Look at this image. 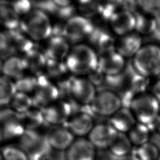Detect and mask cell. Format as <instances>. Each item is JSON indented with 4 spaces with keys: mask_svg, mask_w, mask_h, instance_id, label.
<instances>
[{
    "mask_svg": "<svg viewBox=\"0 0 160 160\" xmlns=\"http://www.w3.org/2000/svg\"><path fill=\"white\" fill-rule=\"evenodd\" d=\"M98 53L89 45L79 43L71 48L64 62L70 73L81 76L98 68Z\"/></svg>",
    "mask_w": 160,
    "mask_h": 160,
    "instance_id": "obj_1",
    "label": "cell"
},
{
    "mask_svg": "<svg viewBox=\"0 0 160 160\" xmlns=\"http://www.w3.org/2000/svg\"><path fill=\"white\" fill-rule=\"evenodd\" d=\"M20 29L31 40L39 41L51 37L52 24L48 14L33 8L21 18Z\"/></svg>",
    "mask_w": 160,
    "mask_h": 160,
    "instance_id": "obj_2",
    "label": "cell"
},
{
    "mask_svg": "<svg viewBox=\"0 0 160 160\" xmlns=\"http://www.w3.org/2000/svg\"><path fill=\"white\" fill-rule=\"evenodd\" d=\"M132 66L135 72L148 78L160 75V46L154 44L142 46L132 58Z\"/></svg>",
    "mask_w": 160,
    "mask_h": 160,
    "instance_id": "obj_3",
    "label": "cell"
},
{
    "mask_svg": "<svg viewBox=\"0 0 160 160\" xmlns=\"http://www.w3.org/2000/svg\"><path fill=\"white\" fill-rule=\"evenodd\" d=\"M18 140V146L24 151L29 160L48 159L51 149L46 134L38 130L26 129Z\"/></svg>",
    "mask_w": 160,
    "mask_h": 160,
    "instance_id": "obj_4",
    "label": "cell"
},
{
    "mask_svg": "<svg viewBox=\"0 0 160 160\" xmlns=\"http://www.w3.org/2000/svg\"><path fill=\"white\" fill-rule=\"evenodd\" d=\"M130 109L138 122L149 126L160 114V102L151 93L144 92L136 95Z\"/></svg>",
    "mask_w": 160,
    "mask_h": 160,
    "instance_id": "obj_5",
    "label": "cell"
},
{
    "mask_svg": "<svg viewBox=\"0 0 160 160\" xmlns=\"http://www.w3.org/2000/svg\"><path fill=\"white\" fill-rule=\"evenodd\" d=\"M89 107L94 117L110 118L122 107V105L119 94L113 90L101 88L97 91Z\"/></svg>",
    "mask_w": 160,
    "mask_h": 160,
    "instance_id": "obj_6",
    "label": "cell"
},
{
    "mask_svg": "<svg viewBox=\"0 0 160 160\" xmlns=\"http://www.w3.org/2000/svg\"><path fill=\"white\" fill-rule=\"evenodd\" d=\"M37 82L32 98L34 106L41 109L59 99L57 85L45 74L36 76Z\"/></svg>",
    "mask_w": 160,
    "mask_h": 160,
    "instance_id": "obj_7",
    "label": "cell"
},
{
    "mask_svg": "<svg viewBox=\"0 0 160 160\" xmlns=\"http://www.w3.org/2000/svg\"><path fill=\"white\" fill-rule=\"evenodd\" d=\"M95 28L92 20L76 15L64 23V38L69 43L79 44L88 39Z\"/></svg>",
    "mask_w": 160,
    "mask_h": 160,
    "instance_id": "obj_8",
    "label": "cell"
},
{
    "mask_svg": "<svg viewBox=\"0 0 160 160\" xmlns=\"http://www.w3.org/2000/svg\"><path fill=\"white\" fill-rule=\"evenodd\" d=\"M94 118L89 105H82L64 125L74 136L83 138L89 135L94 126Z\"/></svg>",
    "mask_w": 160,
    "mask_h": 160,
    "instance_id": "obj_9",
    "label": "cell"
},
{
    "mask_svg": "<svg viewBox=\"0 0 160 160\" xmlns=\"http://www.w3.org/2000/svg\"><path fill=\"white\" fill-rule=\"evenodd\" d=\"M46 124L64 125L74 112L72 101L59 99L42 109Z\"/></svg>",
    "mask_w": 160,
    "mask_h": 160,
    "instance_id": "obj_10",
    "label": "cell"
},
{
    "mask_svg": "<svg viewBox=\"0 0 160 160\" xmlns=\"http://www.w3.org/2000/svg\"><path fill=\"white\" fill-rule=\"evenodd\" d=\"M71 100L80 105H89L97 91L87 78L71 76L69 79Z\"/></svg>",
    "mask_w": 160,
    "mask_h": 160,
    "instance_id": "obj_11",
    "label": "cell"
},
{
    "mask_svg": "<svg viewBox=\"0 0 160 160\" xmlns=\"http://www.w3.org/2000/svg\"><path fill=\"white\" fill-rule=\"evenodd\" d=\"M0 125L6 141L19 139L26 130L20 116L9 108H0Z\"/></svg>",
    "mask_w": 160,
    "mask_h": 160,
    "instance_id": "obj_12",
    "label": "cell"
},
{
    "mask_svg": "<svg viewBox=\"0 0 160 160\" xmlns=\"http://www.w3.org/2000/svg\"><path fill=\"white\" fill-rule=\"evenodd\" d=\"M98 68L106 76L121 74L126 67L125 58L115 49L98 55Z\"/></svg>",
    "mask_w": 160,
    "mask_h": 160,
    "instance_id": "obj_13",
    "label": "cell"
},
{
    "mask_svg": "<svg viewBox=\"0 0 160 160\" xmlns=\"http://www.w3.org/2000/svg\"><path fill=\"white\" fill-rule=\"evenodd\" d=\"M46 136L51 149L56 151L65 152L74 141V136L64 125L52 126Z\"/></svg>",
    "mask_w": 160,
    "mask_h": 160,
    "instance_id": "obj_14",
    "label": "cell"
},
{
    "mask_svg": "<svg viewBox=\"0 0 160 160\" xmlns=\"http://www.w3.org/2000/svg\"><path fill=\"white\" fill-rule=\"evenodd\" d=\"M111 31L119 37L135 31L136 16L134 12L120 9L111 17L109 21Z\"/></svg>",
    "mask_w": 160,
    "mask_h": 160,
    "instance_id": "obj_15",
    "label": "cell"
},
{
    "mask_svg": "<svg viewBox=\"0 0 160 160\" xmlns=\"http://www.w3.org/2000/svg\"><path fill=\"white\" fill-rule=\"evenodd\" d=\"M96 149L88 139L79 138L65 151L66 160H96Z\"/></svg>",
    "mask_w": 160,
    "mask_h": 160,
    "instance_id": "obj_16",
    "label": "cell"
},
{
    "mask_svg": "<svg viewBox=\"0 0 160 160\" xmlns=\"http://www.w3.org/2000/svg\"><path fill=\"white\" fill-rule=\"evenodd\" d=\"M117 133L109 124L99 123L93 127L88 135V139L96 149H108Z\"/></svg>",
    "mask_w": 160,
    "mask_h": 160,
    "instance_id": "obj_17",
    "label": "cell"
},
{
    "mask_svg": "<svg viewBox=\"0 0 160 160\" xmlns=\"http://www.w3.org/2000/svg\"><path fill=\"white\" fill-rule=\"evenodd\" d=\"M89 46L98 54L115 49L116 39L107 29L95 25V28L88 39Z\"/></svg>",
    "mask_w": 160,
    "mask_h": 160,
    "instance_id": "obj_18",
    "label": "cell"
},
{
    "mask_svg": "<svg viewBox=\"0 0 160 160\" xmlns=\"http://www.w3.org/2000/svg\"><path fill=\"white\" fill-rule=\"evenodd\" d=\"M142 47L141 36L136 32L120 36L116 40L115 49L124 58H133Z\"/></svg>",
    "mask_w": 160,
    "mask_h": 160,
    "instance_id": "obj_19",
    "label": "cell"
},
{
    "mask_svg": "<svg viewBox=\"0 0 160 160\" xmlns=\"http://www.w3.org/2000/svg\"><path fill=\"white\" fill-rule=\"evenodd\" d=\"M70 49V43L64 37L51 36L43 51L48 59L64 61Z\"/></svg>",
    "mask_w": 160,
    "mask_h": 160,
    "instance_id": "obj_20",
    "label": "cell"
},
{
    "mask_svg": "<svg viewBox=\"0 0 160 160\" xmlns=\"http://www.w3.org/2000/svg\"><path fill=\"white\" fill-rule=\"evenodd\" d=\"M9 48L14 55L21 53L23 55L33 48L35 44L20 28L12 30H6Z\"/></svg>",
    "mask_w": 160,
    "mask_h": 160,
    "instance_id": "obj_21",
    "label": "cell"
},
{
    "mask_svg": "<svg viewBox=\"0 0 160 160\" xmlns=\"http://www.w3.org/2000/svg\"><path fill=\"white\" fill-rule=\"evenodd\" d=\"M31 74L35 76L44 74L48 59L43 50L36 46L25 53L22 56Z\"/></svg>",
    "mask_w": 160,
    "mask_h": 160,
    "instance_id": "obj_22",
    "label": "cell"
},
{
    "mask_svg": "<svg viewBox=\"0 0 160 160\" xmlns=\"http://www.w3.org/2000/svg\"><path fill=\"white\" fill-rule=\"evenodd\" d=\"M137 122L130 109L121 107L109 119L108 124L118 132H128Z\"/></svg>",
    "mask_w": 160,
    "mask_h": 160,
    "instance_id": "obj_23",
    "label": "cell"
},
{
    "mask_svg": "<svg viewBox=\"0 0 160 160\" xmlns=\"http://www.w3.org/2000/svg\"><path fill=\"white\" fill-rule=\"evenodd\" d=\"M27 67L23 57L17 55L11 56L4 59L2 65V73L3 76L16 80L25 74Z\"/></svg>",
    "mask_w": 160,
    "mask_h": 160,
    "instance_id": "obj_24",
    "label": "cell"
},
{
    "mask_svg": "<svg viewBox=\"0 0 160 160\" xmlns=\"http://www.w3.org/2000/svg\"><path fill=\"white\" fill-rule=\"evenodd\" d=\"M21 17L15 12L9 2L0 1V26L6 30L20 28Z\"/></svg>",
    "mask_w": 160,
    "mask_h": 160,
    "instance_id": "obj_25",
    "label": "cell"
},
{
    "mask_svg": "<svg viewBox=\"0 0 160 160\" xmlns=\"http://www.w3.org/2000/svg\"><path fill=\"white\" fill-rule=\"evenodd\" d=\"M69 73L64 61L48 59L44 74L56 84L69 78Z\"/></svg>",
    "mask_w": 160,
    "mask_h": 160,
    "instance_id": "obj_26",
    "label": "cell"
},
{
    "mask_svg": "<svg viewBox=\"0 0 160 160\" xmlns=\"http://www.w3.org/2000/svg\"><path fill=\"white\" fill-rule=\"evenodd\" d=\"M19 116L25 129L37 130L38 128L46 124L42 109L35 106Z\"/></svg>",
    "mask_w": 160,
    "mask_h": 160,
    "instance_id": "obj_27",
    "label": "cell"
},
{
    "mask_svg": "<svg viewBox=\"0 0 160 160\" xmlns=\"http://www.w3.org/2000/svg\"><path fill=\"white\" fill-rule=\"evenodd\" d=\"M132 143L125 133L118 132L109 148V152L116 158L126 156L131 152Z\"/></svg>",
    "mask_w": 160,
    "mask_h": 160,
    "instance_id": "obj_28",
    "label": "cell"
},
{
    "mask_svg": "<svg viewBox=\"0 0 160 160\" xmlns=\"http://www.w3.org/2000/svg\"><path fill=\"white\" fill-rule=\"evenodd\" d=\"M9 105L10 109L21 115L29 110L34 106V103L32 96L29 94L16 92Z\"/></svg>",
    "mask_w": 160,
    "mask_h": 160,
    "instance_id": "obj_29",
    "label": "cell"
},
{
    "mask_svg": "<svg viewBox=\"0 0 160 160\" xmlns=\"http://www.w3.org/2000/svg\"><path fill=\"white\" fill-rule=\"evenodd\" d=\"M150 132L148 126L137 122L127 135L132 144L138 147L149 142Z\"/></svg>",
    "mask_w": 160,
    "mask_h": 160,
    "instance_id": "obj_30",
    "label": "cell"
},
{
    "mask_svg": "<svg viewBox=\"0 0 160 160\" xmlns=\"http://www.w3.org/2000/svg\"><path fill=\"white\" fill-rule=\"evenodd\" d=\"M16 92L14 82L3 75H0V108L9 105Z\"/></svg>",
    "mask_w": 160,
    "mask_h": 160,
    "instance_id": "obj_31",
    "label": "cell"
},
{
    "mask_svg": "<svg viewBox=\"0 0 160 160\" xmlns=\"http://www.w3.org/2000/svg\"><path fill=\"white\" fill-rule=\"evenodd\" d=\"M139 160H158L160 158L159 149L153 142H148L136 147L132 151Z\"/></svg>",
    "mask_w": 160,
    "mask_h": 160,
    "instance_id": "obj_32",
    "label": "cell"
},
{
    "mask_svg": "<svg viewBox=\"0 0 160 160\" xmlns=\"http://www.w3.org/2000/svg\"><path fill=\"white\" fill-rule=\"evenodd\" d=\"M135 31L139 34L149 35L151 34L154 18L142 12H135Z\"/></svg>",
    "mask_w": 160,
    "mask_h": 160,
    "instance_id": "obj_33",
    "label": "cell"
},
{
    "mask_svg": "<svg viewBox=\"0 0 160 160\" xmlns=\"http://www.w3.org/2000/svg\"><path fill=\"white\" fill-rule=\"evenodd\" d=\"M14 84L16 92L29 94L33 93L37 82L36 76L32 74H24L19 79L15 80Z\"/></svg>",
    "mask_w": 160,
    "mask_h": 160,
    "instance_id": "obj_34",
    "label": "cell"
},
{
    "mask_svg": "<svg viewBox=\"0 0 160 160\" xmlns=\"http://www.w3.org/2000/svg\"><path fill=\"white\" fill-rule=\"evenodd\" d=\"M99 2L94 1H80L76 6L77 10L79 12L81 16L91 20V19L98 17Z\"/></svg>",
    "mask_w": 160,
    "mask_h": 160,
    "instance_id": "obj_35",
    "label": "cell"
},
{
    "mask_svg": "<svg viewBox=\"0 0 160 160\" xmlns=\"http://www.w3.org/2000/svg\"><path fill=\"white\" fill-rule=\"evenodd\" d=\"M149 79L150 78L144 77L134 72L130 78L129 89L136 94L146 92V91L149 85Z\"/></svg>",
    "mask_w": 160,
    "mask_h": 160,
    "instance_id": "obj_36",
    "label": "cell"
},
{
    "mask_svg": "<svg viewBox=\"0 0 160 160\" xmlns=\"http://www.w3.org/2000/svg\"><path fill=\"white\" fill-rule=\"evenodd\" d=\"M2 160H29L18 146H6L1 150Z\"/></svg>",
    "mask_w": 160,
    "mask_h": 160,
    "instance_id": "obj_37",
    "label": "cell"
},
{
    "mask_svg": "<svg viewBox=\"0 0 160 160\" xmlns=\"http://www.w3.org/2000/svg\"><path fill=\"white\" fill-rule=\"evenodd\" d=\"M141 11L153 18L160 16V0L136 1Z\"/></svg>",
    "mask_w": 160,
    "mask_h": 160,
    "instance_id": "obj_38",
    "label": "cell"
},
{
    "mask_svg": "<svg viewBox=\"0 0 160 160\" xmlns=\"http://www.w3.org/2000/svg\"><path fill=\"white\" fill-rule=\"evenodd\" d=\"M33 8L39 9L46 14L56 15L58 6L54 1H32Z\"/></svg>",
    "mask_w": 160,
    "mask_h": 160,
    "instance_id": "obj_39",
    "label": "cell"
},
{
    "mask_svg": "<svg viewBox=\"0 0 160 160\" xmlns=\"http://www.w3.org/2000/svg\"><path fill=\"white\" fill-rule=\"evenodd\" d=\"M15 12L21 17L29 13L34 8L32 1L22 0L9 2Z\"/></svg>",
    "mask_w": 160,
    "mask_h": 160,
    "instance_id": "obj_40",
    "label": "cell"
},
{
    "mask_svg": "<svg viewBox=\"0 0 160 160\" xmlns=\"http://www.w3.org/2000/svg\"><path fill=\"white\" fill-rule=\"evenodd\" d=\"M105 78L106 75L98 67L87 74V78L96 88H99L104 85Z\"/></svg>",
    "mask_w": 160,
    "mask_h": 160,
    "instance_id": "obj_41",
    "label": "cell"
},
{
    "mask_svg": "<svg viewBox=\"0 0 160 160\" xmlns=\"http://www.w3.org/2000/svg\"><path fill=\"white\" fill-rule=\"evenodd\" d=\"M124 82L122 73L115 76H106L104 85L106 89L113 90L120 88Z\"/></svg>",
    "mask_w": 160,
    "mask_h": 160,
    "instance_id": "obj_42",
    "label": "cell"
},
{
    "mask_svg": "<svg viewBox=\"0 0 160 160\" xmlns=\"http://www.w3.org/2000/svg\"><path fill=\"white\" fill-rule=\"evenodd\" d=\"M11 56H14V54L9 48L7 35L5 31H0V57L6 59Z\"/></svg>",
    "mask_w": 160,
    "mask_h": 160,
    "instance_id": "obj_43",
    "label": "cell"
},
{
    "mask_svg": "<svg viewBox=\"0 0 160 160\" xmlns=\"http://www.w3.org/2000/svg\"><path fill=\"white\" fill-rule=\"evenodd\" d=\"M119 95L121 98L122 107L130 109L132 101L136 94L129 88L126 91H124L123 93L121 94V95Z\"/></svg>",
    "mask_w": 160,
    "mask_h": 160,
    "instance_id": "obj_44",
    "label": "cell"
},
{
    "mask_svg": "<svg viewBox=\"0 0 160 160\" xmlns=\"http://www.w3.org/2000/svg\"><path fill=\"white\" fill-rule=\"evenodd\" d=\"M151 35L155 40L160 42V16L154 18Z\"/></svg>",
    "mask_w": 160,
    "mask_h": 160,
    "instance_id": "obj_45",
    "label": "cell"
},
{
    "mask_svg": "<svg viewBox=\"0 0 160 160\" xmlns=\"http://www.w3.org/2000/svg\"><path fill=\"white\" fill-rule=\"evenodd\" d=\"M64 23L57 22L52 24V31L51 36H60L64 37Z\"/></svg>",
    "mask_w": 160,
    "mask_h": 160,
    "instance_id": "obj_46",
    "label": "cell"
},
{
    "mask_svg": "<svg viewBox=\"0 0 160 160\" xmlns=\"http://www.w3.org/2000/svg\"><path fill=\"white\" fill-rule=\"evenodd\" d=\"M120 8L121 9H125L135 13L134 11L138 8V6L137 1H121Z\"/></svg>",
    "mask_w": 160,
    "mask_h": 160,
    "instance_id": "obj_47",
    "label": "cell"
},
{
    "mask_svg": "<svg viewBox=\"0 0 160 160\" xmlns=\"http://www.w3.org/2000/svg\"><path fill=\"white\" fill-rule=\"evenodd\" d=\"M151 93L160 102V78L152 84Z\"/></svg>",
    "mask_w": 160,
    "mask_h": 160,
    "instance_id": "obj_48",
    "label": "cell"
},
{
    "mask_svg": "<svg viewBox=\"0 0 160 160\" xmlns=\"http://www.w3.org/2000/svg\"><path fill=\"white\" fill-rule=\"evenodd\" d=\"M116 160H139V159L137 158V156L134 153L131 152L129 154L126 156L119 157V158L116 157Z\"/></svg>",
    "mask_w": 160,
    "mask_h": 160,
    "instance_id": "obj_49",
    "label": "cell"
},
{
    "mask_svg": "<svg viewBox=\"0 0 160 160\" xmlns=\"http://www.w3.org/2000/svg\"><path fill=\"white\" fill-rule=\"evenodd\" d=\"M153 129L156 131V132L160 135V114L153 123Z\"/></svg>",
    "mask_w": 160,
    "mask_h": 160,
    "instance_id": "obj_50",
    "label": "cell"
},
{
    "mask_svg": "<svg viewBox=\"0 0 160 160\" xmlns=\"http://www.w3.org/2000/svg\"><path fill=\"white\" fill-rule=\"evenodd\" d=\"M5 138H4V132L1 127L0 125V144L4 142H5Z\"/></svg>",
    "mask_w": 160,
    "mask_h": 160,
    "instance_id": "obj_51",
    "label": "cell"
},
{
    "mask_svg": "<svg viewBox=\"0 0 160 160\" xmlns=\"http://www.w3.org/2000/svg\"><path fill=\"white\" fill-rule=\"evenodd\" d=\"M2 65H3V61H2V58L0 57V74L2 73Z\"/></svg>",
    "mask_w": 160,
    "mask_h": 160,
    "instance_id": "obj_52",
    "label": "cell"
},
{
    "mask_svg": "<svg viewBox=\"0 0 160 160\" xmlns=\"http://www.w3.org/2000/svg\"><path fill=\"white\" fill-rule=\"evenodd\" d=\"M0 160H2V154L1 151H0Z\"/></svg>",
    "mask_w": 160,
    "mask_h": 160,
    "instance_id": "obj_53",
    "label": "cell"
},
{
    "mask_svg": "<svg viewBox=\"0 0 160 160\" xmlns=\"http://www.w3.org/2000/svg\"><path fill=\"white\" fill-rule=\"evenodd\" d=\"M44 160H49V159H44Z\"/></svg>",
    "mask_w": 160,
    "mask_h": 160,
    "instance_id": "obj_54",
    "label": "cell"
}]
</instances>
